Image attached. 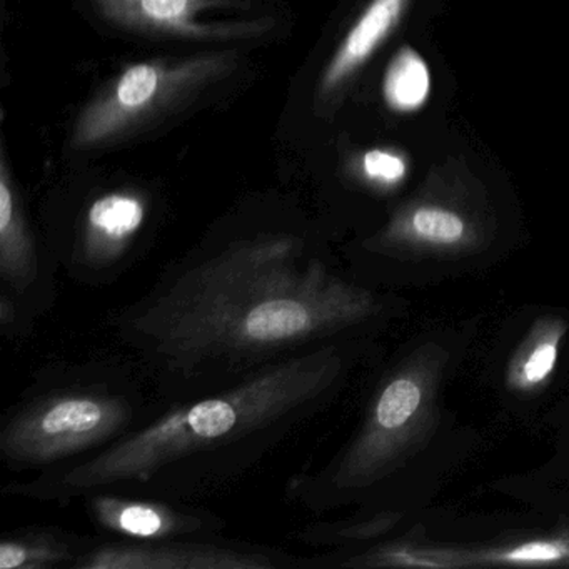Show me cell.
<instances>
[{
    "mask_svg": "<svg viewBox=\"0 0 569 569\" xmlns=\"http://www.w3.org/2000/svg\"><path fill=\"white\" fill-rule=\"evenodd\" d=\"M385 302L301 226L222 229L172 259L108 328L159 399L221 391L301 352L351 341Z\"/></svg>",
    "mask_w": 569,
    "mask_h": 569,
    "instance_id": "1",
    "label": "cell"
},
{
    "mask_svg": "<svg viewBox=\"0 0 569 569\" xmlns=\"http://www.w3.org/2000/svg\"><path fill=\"white\" fill-rule=\"evenodd\" d=\"M352 359L351 341L282 359L221 391L166 405L114 445L9 482L2 495L58 506L109 489L201 501L321 416L345 389Z\"/></svg>",
    "mask_w": 569,
    "mask_h": 569,
    "instance_id": "2",
    "label": "cell"
},
{
    "mask_svg": "<svg viewBox=\"0 0 569 569\" xmlns=\"http://www.w3.org/2000/svg\"><path fill=\"white\" fill-rule=\"evenodd\" d=\"M164 406L122 366L52 372L2 419L0 461L9 471L32 475L71 465L114 445Z\"/></svg>",
    "mask_w": 569,
    "mask_h": 569,
    "instance_id": "3",
    "label": "cell"
},
{
    "mask_svg": "<svg viewBox=\"0 0 569 569\" xmlns=\"http://www.w3.org/2000/svg\"><path fill=\"white\" fill-rule=\"evenodd\" d=\"M449 355L428 342L406 356L372 392L361 425L322 468L289 481V501L312 515L351 505L401 471L435 435Z\"/></svg>",
    "mask_w": 569,
    "mask_h": 569,
    "instance_id": "4",
    "label": "cell"
},
{
    "mask_svg": "<svg viewBox=\"0 0 569 569\" xmlns=\"http://www.w3.org/2000/svg\"><path fill=\"white\" fill-rule=\"evenodd\" d=\"M498 231L482 182L465 161L432 166L418 191L361 242L376 258L461 259L486 251Z\"/></svg>",
    "mask_w": 569,
    "mask_h": 569,
    "instance_id": "5",
    "label": "cell"
},
{
    "mask_svg": "<svg viewBox=\"0 0 569 569\" xmlns=\"http://www.w3.org/2000/svg\"><path fill=\"white\" fill-rule=\"evenodd\" d=\"M151 202L139 189H114L92 199L71 234L52 242L66 274L89 288L121 279L146 258Z\"/></svg>",
    "mask_w": 569,
    "mask_h": 569,
    "instance_id": "6",
    "label": "cell"
},
{
    "mask_svg": "<svg viewBox=\"0 0 569 569\" xmlns=\"http://www.w3.org/2000/svg\"><path fill=\"white\" fill-rule=\"evenodd\" d=\"M229 56L208 54L131 66L109 82L79 116L72 144L88 149L124 134L159 109L168 108L176 99L221 74L228 68Z\"/></svg>",
    "mask_w": 569,
    "mask_h": 569,
    "instance_id": "7",
    "label": "cell"
},
{
    "mask_svg": "<svg viewBox=\"0 0 569 569\" xmlns=\"http://www.w3.org/2000/svg\"><path fill=\"white\" fill-rule=\"evenodd\" d=\"M59 266L36 236L4 156L0 159V331L26 338L56 305Z\"/></svg>",
    "mask_w": 569,
    "mask_h": 569,
    "instance_id": "8",
    "label": "cell"
},
{
    "mask_svg": "<svg viewBox=\"0 0 569 569\" xmlns=\"http://www.w3.org/2000/svg\"><path fill=\"white\" fill-rule=\"evenodd\" d=\"M302 569L309 561L284 549L221 536L138 542L96 538L76 569Z\"/></svg>",
    "mask_w": 569,
    "mask_h": 569,
    "instance_id": "9",
    "label": "cell"
},
{
    "mask_svg": "<svg viewBox=\"0 0 569 569\" xmlns=\"http://www.w3.org/2000/svg\"><path fill=\"white\" fill-rule=\"evenodd\" d=\"M86 511L106 535L138 542L219 536L226 519L198 502L172 501L126 491L86 495Z\"/></svg>",
    "mask_w": 569,
    "mask_h": 569,
    "instance_id": "10",
    "label": "cell"
},
{
    "mask_svg": "<svg viewBox=\"0 0 569 569\" xmlns=\"http://www.w3.org/2000/svg\"><path fill=\"white\" fill-rule=\"evenodd\" d=\"M338 568H482V566H569V529L518 545L485 549L372 546L359 552H331Z\"/></svg>",
    "mask_w": 569,
    "mask_h": 569,
    "instance_id": "11",
    "label": "cell"
},
{
    "mask_svg": "<svg viewBox=\"0 0 569 569\" xmlns=\"http://www.w3.org/2000/svg\"><path fill=\"white\" fill-rule=\"evenodd\" d=\"M229 0H94L99 14L119 28L181 38H249L266 31V22L214 26L199 21L202 12L224 8Z\"/></svg>",
    "mask_w": 569,
    "mask_h": 569,
    "instance_id": "12",
    "label": "cell"
},
{
    "mask_svg": "<svg viewBox=\"0 0 569 569\" xmlns=\"http://www.w3.org/2000/svg\"><path fill=\"white\" fill-rule=\"evenodd\" d=\"M411 0H371L342 39L319 81V98L341 91L395 34Z\"/></svg>",
    "mask_w": 569,
    "mask_h": 569,
    "instance_id": "13",
    "label": "cell"
},
{
    "mask_svg": "<svg viewBox=\"0 0 569 569\" xmlns=\"http://www.w3.org/2000/svg\"><path fill=\"white\" fill-rule=\"evenodd\" d=\"M96 538L59 528H19L0 538L2 569H76Z\"/></svg>",
    "mask_w": 569,
    "mask_h": 569,
    "instance_id": "14",
    "label": "cell"
},
{
    "mask_svg": "<svg viewBox=\"0 0 569 569\" xmlns=\"http://www.w3.org/2000/svg\"><path fill=\"white\" fill-rule=\"evenodd\" d=\"M568 332L565 319L545 316L536 319L512 355L506 371V386L518 395L541 391L555 375L559 348Z\"/></svg>",
    "mask_w": 569,
    "mask_h": 569,
    "instance_id": "15",
    "label": "cell"
},
{
    "mask_svg": "<svg viewBox=\"0 0 569 569\" xmlns=\"http://www.w3.org/2000/svg\"><path fill=\"white\" fill-rule=\"evenodd\" d=\"M431 96L428 62L411 46H402L389 61L382 78V99L389 111L411 114L425 108Z\"/></svg>",
    "mask_w": 569,
    "mask_h": 569,
    "instance_id": "16",
    "label": "cell"
},
{
    "mask_svg": "<svg viewBox=\"0 0 569 569\" xmlns=\"http://www.w3.org/2000/svg\"><path fill=\"white\" fill-rule=\"evenodd\" d=\"M409 162L401 152L392 149H371L359 161V174L368 184L378 189H395L405 181Z\"/></svg>",
    "mask_w": 569,
    "mask_h": 569,
    "instance_id": "17",
    "label": "cell"
}]
</instances>
